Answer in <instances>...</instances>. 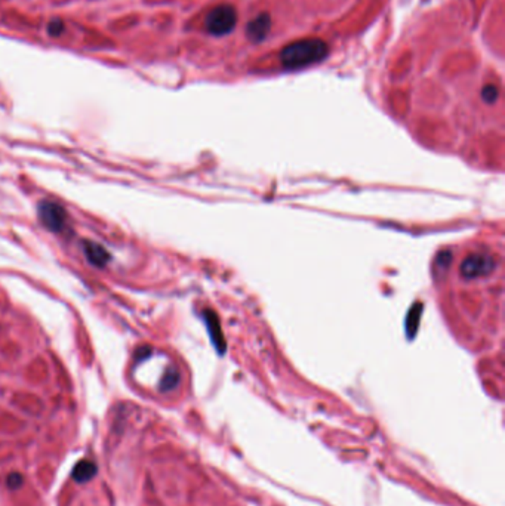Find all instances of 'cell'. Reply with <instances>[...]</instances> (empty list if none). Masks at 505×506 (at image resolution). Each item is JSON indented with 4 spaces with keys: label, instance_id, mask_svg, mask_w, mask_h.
<instances>
[{
    "label": "cell",
    "instance_id": "cell-1",
    "mask_svg": "<svg viewBox=\"0 0 505 506\" xmlns=\"http://www.w3.org/2000/svg\"><path fill=\"white\" fill-rule=\"evenodd\" d=\"M329 53L328 43L322 39H301L286 45L280 52V63L285 68L298 70L323 61Z\"/></svg>",
    "mask_w": 505,
    "mask_h": 506
},
{
    "label": "cell",
    "instance_id": "cell-2",
    "mask_svg": "<svg viewBox=\"0 0 505 506\" xmlns=\"http://www.w3.org/2000/svg\"><path fill=\"white\" fill-rule=\"evenodd\" d=\"M237 11L235 6L223 4L212 8L205 17V30L211 36H225L235 30Z\"/></svg>",
    "mask_w": 505,
    "mask_h": 506
},
{
    "label": "cell",
    "instance_id": "cell-3",
    "mask_svg": "<svg viewBox=\"0 0 505 506\" xmlns=\"http://www.w3.org/2000/svg\"><path fill=\"white\" fill-rule=\"evenodd\" d=\"M37 212L43 225L54 231V233H63L67 228L68 215L66 209L61 205L55 203V201L42 200L37 206Z\"/></svg>",
    "mask_w": 505,
    "mask_h": 506
},
{
    "label": "cell",
    "instance_id": "cell-4",
    "mask_svg": "<svg viewBox=\"0 0 505 506\" xmlns=\"http://www.w3.org/2000/svg\"><path fill=\"white\" fill-rule=\"evenodd\" d=\"M494 267H495V263L492 258L487 255L475 253V255H470L463 263L461 272H463V276L467 279H474V277L486 276V274H489L494 270Z\"/></svg>",
    "mask_w": 505,
    "mask_h": 506
},
{
    "label": "cell",
    "instance_id": "cell-5",
    "mask_svg": "<svg viewBox=\"0 0 505 506\" xmlns=\"http://www.w3.org/2000/svg\"><path fill=\"white\" fill-rule=\"evenodd\" d=\"M270 28H271L270 13L263 12V13H259V15H256L255 18H252L248 23L247 36L254 43H259V42H263L267 37V34L270 33Z\"/></svg>",
    "mask_w": 505,
    "mask_h": 506
},
{
    "label": "cell",
    "instance_id": "cell-6",
    "mask_svg": "<svg viewBox=\"0 0 505 506\" xmlns=\"http://www.w3.org/2000/svg\"><path fill=\"white\" fill-rule=\"evenodd\" d=\"M83 251L86 258H88V261L96 267H104L110 261V253L98 243L85 241Z\"/></svg>",
    "mask_w": 505,
    "mask_h": 506
},
{
    "label": "cell",
    "instance_id": "cell-7",
    "mask_svg": "<svg viewBox=\"0 0 505 506\" xmlns=\"http://www.w3.org/2000/svg\"><path fill=\"white\" fill-rule=\"evenodd\" d=\"M96 474V465L94 464V462L91 460H80L76 464V467L73 468V472H71V475H73L75 481L77 483H85V481H89L91 479H94Z\"/></svg>",
    "mask_w": 505,
    "mask_h": 506
},
{
    "label": "cell",
    "instance_id": "cell-8",
    "mask_svg": "<svg viewBox=\"0 0 505 506\" xmlns=\"http://www.w3.org/2000/svg\"><path fill=\"white\" fill-rule=\"evenodd\" d=\"M178 381H180L178 372L174 370V369L168 370V372L165 373V376H163V379H162V385H161L162 391H169V389H174V388L177 386Z\"/></svg>",
    "mask_w": 505,
    "mask_h": 506
},
{
    "label": "cell",
    "instance_id": "cell-9",
    "mask_svg": "<svg viewBox=\"0 0 505 506\" xmlns=\"http://www.w3.org/2000/svg\"><path fill=\"white\" fill-rule=\"evenodd\" d=\"M499 96V91L495 84H486L485 88L482 89V98L485 99V103L487 104H494L495 101Z\"/></svg>",
    "mask_w": 505,
    "mask_h": 506
},
{
    "label": "cell",
    "instance_id": "cell-10",
    "mask_svg": "<svg viewBox=\"0 0 505 506\" xmlns=\"http://www.w3.org/2000/svg\"><path fill=\"white\" fill-rule=\"evenodd\" d=\"M23 481H24L23 475H20L18 472H13V474H11V475L8 476L6 484H8L9 488H20V487L23 486Z\"/></svg>",
    "mask_w": 505,
    "mask_h": 506
},
{
    "label": "cell",
    "instance_id": "cell-11",
    "mask_svg": "<svg viewBox=\"0 0 505 506\" xmlns=\"http://www.w3.org/2000/svg\"><path fill=\"white\" fill-rule=\"evenodd\" d=\"M63 30H64V23L60 20H54L48 25V32L51 36H60Z\"/></svg>",
    "mask_w": 505,
    "mask_h": 506
}]
</instances>
